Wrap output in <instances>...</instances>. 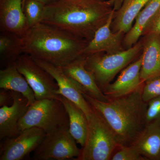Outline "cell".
Instances as JSON below:
<instances>
[{"label": "cell", "instance_id": "obj_1", "mask_svg": "<svg viewBox=\"0 0 160 160\" xmlns=\"http://www.w3.org/2000/svg\"><path fill=\"white\" fill-rule=\"evenodd\" d=\"M114 10L110 0H56L46 5L41 22L89 42Z\"/></svg>", "mask_w": 160, "mask_h": 160}, {"label": "cell", "instance_id": "obj_2", "mask_svg": "<svg viewBox=\"0 0 160 160\" xmlns=\"http://www.w3.org/2000/svg\"><path fill=\"white\" fill-rule=\"evenodd\" d=\"M144 85L129 94L107 102L82 93L86 101L102 115L120 146L134 145L146 128L148 103L142 96Z\"/></svg>", "mask_w": 160, "mask_h": 160}, {"label": "cell", "instance_id": "obj_3", "mask_svg": "<svg viewBox=\"0 0 160 160\" xmlns=\"http://www.w3.org/2000/svg\"><path fill=\"white\" fill-rule=\"evenodd\" d=\"M88 43L67 32L42 22L29 28L21 36L23 53L60 67L84 54Z\"/></svg>", "mask_w": 160, "mask_h": 160}, {"label": "cell", "instance_id": "obj_4", "mask_svg": "<svg viewBox=\"0 0 160 160\" xmlns=\"http://www.w3.org/2000/svg\"><path fill=\"white\" fill-rule=\"evenodd\" d=\"M144 38L129 49L113 54L98 52L85 54V66L93 75L99 88L103 89L111 83L116 76L142 54Z\"/></svg>", "mask_w": 160, "mask_h": 160}, {"label": "cell", "instance_id": "obj_5", "mask_svg": "<svg viewBox=\"0 0 160 160\" xmlns=\"http://www.w3.org/2000/svg\"><path fill=\"white\" fill-rule=\"evenodd\" d=\"M92 108V113L88 121L85 144L75 160H111L119 145L114 133L102 115Z\"/></svg>", "mask_w": 160, "mask_h": 160}, {"label": "cell", "instance_id": "obj_6", "mask_svg": "<svg viewBox=\"0 0 160 160\" xmlns=\"http://www.w3.org/2000/svg\"><path fill=\"white\" fill-rule=\"evenodd\" d=\"M69 126L68 113L59 99L36 100L29 107L18 123L20 132L25 129L37 127L46 134L63 127Z\"/></svg>", "mask_w": 160, "mask_h": 160}, {"label": "cell", "instance_id": "obj_7", "mask_svg": "<svg viewBox=\"0 0 160 160\" xmlns=\"http://www.w3.org/2000/svg\"><path fill=\"white\" fill-rule=\"evenodd\" d=\"M15 64L33 90L36 100L59 99L56 81L49 72L39 66L31 56L22 53L16 61Z\"/></svg>", "mask_w": 160, "mask_h": 160}, {"label": "cell", "instance_id": "obj_8", "mask_svg": "<svg viewBox=\"0 0 160 160\" xmlns=\"http://www.w3.org/2000/svg\"><path fill=\"white\" fill-rule=\"evenodd\" d=\"M70 134L69 126L46 134L34 151L35 160H65L77 158L80 149Z\"/></svg>", "mask_w": 160, "mask_h": 160}, {"label": "cell", "instance_id": "obj_9", "mask_svg": "<svg viewBox=\"0 0 160 160\" xmlns=\"http://www.w3.org/2000/svg\"><path fill=\"white\" fill-rule=\"evenodd\" d=\"M46 134L43 129L32 127L16 137L4 139L0 146V160H23L36 150Z\"/></svg>", "mask_w": 160, "mask_h": 160}, {"label": "cell", "instance_id": "obj_10", "mask_svg": "<svg viewBox=\"0 0 160 160\" xmlns=\"http://www.w3.org/2000/svg\"><path fill=\"white\" fill-rule=\"evenodd\" d=\"M32 58L56 80L59 87L58 94L62 96L78 106L84 112L88 121L92 113V108L83 96L84 90L79 84L67 76L61 67L43 60L33 58Z\"/></svg>", "mask_w": 160, "mask_h": 160}, {"label": "cell", "instance_id": "obj_11", "mask_svg": "<svg viewBox=\"0 0 160 160\" xmlns=\"http://www.w3.org/2000/svg\"><path fill=\"white\" fill-rule=\"evenodd\" d=\"M13 102L10 106L0 108V140L18 136L20 133L18 123L26 113L29 106L22 94L11 91Z\"/></svg>", "mask_w": 160, "mask_h": 160}, {"label": "cell", "instance_id": "obj_12", "mask_svg": "<svg viewBox=\"0 0 160 160\" xmlns=\"http://www.w3.org/2000/svg\"><path fill=\"white\" fill-rule=\"evenodd\" d=\"M142 54L123 69L117 80L102 90L109 99L122 97L135 91L144 85L141 78Z\"/></svg>", "mask_w": 160, "mask_h": 160}, {"label": "cell", "instance_id": "obj_13", "mask_svg": "<svg viewBox=\"0 0 160 160\" xmlns=\"http://www.w3.org/2000/svg\"><path fill=\"white\" fill-rule=\"evenodd\" d=\"M114 11L107 22L96 32L94 37L85 48L84 54L98 52L113 54L126 49L123 46V40L126 33L123 32H114L111 30V25Z\"/></svg>", "mask_w": 160, "mask_h": 160}, {"label": "cell", "instance_id": "obj_14", "mask_svg": "<svg viewBox=\"0 0 160 160\" xmlns=\"http://www.w3.org/2000/svg\"><path fill=\"white\" fill-rule=\"evenodd\" d=\"M24 0H0V30L22 36L28 28L23 12Z\"/></svg>", "mask_w": 160, "mask_h": 160}, {"label": "cell", "instance_id": "obj_15", "mask_svg": "<svg viewBox=\"0 0 160 160\" xmlns=\"http://www.w3.org/2000/svg\"><path fill=\"white\" fill-rule=\"evenodd\" d=\"M85 61V54H83L61 68L67 76L79 84L84 92L96 99L107 102L110 99L104 94L98 86L93 75L86 69Z\"/></svg>", "mask_w": 160, "mask_h": 160}, {"label": "cell", "instance_id": "obj_16", "mask_svg": "<svg viewBox=\"0 0 160 160\" xmlns=\"http://www.w3.org/2000/svg\"><path fill=\"white\" fill-rule=\"evenodd\" d=\"M141 78L147 80L160 76V33H149L143 36Z\"/></svg>", "mask_w": 160, "mask_h": 160}, {"label": "cell", "instance_id": "obj_17", "mask_svg": "<svg viewBox=\"0 0 160 160\" xmlns=\"http://www.w3.org/2000/svg\"><path fill=\"white\" fill-rule=\"evenodd\" d=\"M0 88L20 92L27 99L29 106L36 101L33 90L18 70L15 62L6 65L0 70Z\"/></svg>", "mask_w": 160, "mask_h": 160}, {"label": "cell", "instance_id": "obj_18", "mask_svg": "<svg viewBox=\"0 0 160 160\" xmlns=\"http://www.w3.org/2000/svg\"><path fill=\"white\" fill-rule=\"evenodd\" d=\"M149 0H123L119 8L115 10L111 29L113 32L127 33L141 10Z\"/></svg>", "mask_w": 160, "mask_h": 160}, {"label": "cell", "instance_id": "obj_19", "mask_svg": "<svg viewBox=\"0 0 160 160\" xmlns=\"http://www.w3.org/2000/svg\"><path fill=\"white\" fill-rule=\"evenodd\" d=\"M134 145L146 160H160V120L146 125Z\"/></svg>", "mask_w": 160, "mask_h": 160}, {"label": "cell", "instance_id": "obj_20", "mask_svg": "<svg viewBox=\"0 0 160 160\" xmlns=\"http://www.w3.org/2000/svg\"><path fill=\"white\" fill-rule=\"evenodd\" d=\"M63 103L69 119V130L78 144L83 146L86 141L88 122L82 109L70 100L60 95L59 99Z\"/></svg>", "mask_w": 160, "mask_h": 160}, {"label": "cell", "instance_id": "obj_21", "mask_svg": "<svg viewBox=\"0 0 160 160\" xmlns=\"http://www.w3.org/2000/svg\"><path fill=\"white\" fill-rule=\"evenodd\" d=\"M160 7V0H149L135 20L131 29L125 34L123 40L125 49L131 48L142 37L143 30Z\"/></svg>", "mask_w": 160, "mask_h": 160}, {"label": "cell", "instance_id": "obj_22", "mask_svg": "<svg viewBox=\"0 0 160 160\" xmlns=\"http://www.w3.org/2000/svg\"><path fill=\"white\" fill-rule=\"evenodd\" d=\"M22 53L21 36L9 32H1L0 56L1 62L5 63V66L15 62Z\"/></svg>", "mask_w": 160, "mask_h": 160}, {"label": "cell", "instance_id": "obj_23", "mask_svg": "<svg viewBox=\"0 0 160 160\" xmlns=\"http://www.w3.org/2000/svg\"><path fill=\"white\" fill-rule=\"evenodd\" d=\"M46 5L38 0H24L23 9L28 28L41 23Z\"/></svg>", "mask_w": 160, "mask_h": 160}, {"label": "cell", "instance_id": "obj_24", "mask_svg": "<svg viewBox=\"0 0 160 160\" xmlns=\"http://www.w3.org/2000/svg\"><path fill=\"white\" fill-rule=\"evenodd\" d=\"M111 160H146L135 145L120 146Z\"/></svg>", "mask_w": 160, "mask_h": 160}, {"label": "cell", "instance_id": "obj_25", "mask_svg": "<svg viewBox=\"0 0 160 160\" xmlns=\"http://www.w3.org/2000/svg\"><path fill=\"white\" fill-rule=\"evenodd\" d=\"M160 95V76L146 81L143 86V99L148 102L152 98Z\"/></svg>", "mask_w": 160, "mask_h": 160}, {"label": "cell", "instance_id": "obj_26", "mask_svg": "<svg viewBox=\"0 0 160 160\" xmlns=\"http://www.w3.org/2000/svg\"><path fill=\"white\" fill-rule=\"evenodd\" d=\"M147 103L146 114V126L160 120V95L152 98Z\"/></svg>", "mask_w": 160, "mask_h": 160}, {"label": "cell", "instance_id": "obj_27", "mask_svg": "<svg viewBox=\"0 0 160 160\" xmlns=\"http://www.w3.org/2000/svg\"><path fill=\"white\" fill-rule=\"evenodd\" d=\"M152 33H160V7L143 30L142 36Z\"/></svg>", "mask_w": 160, "mask_h": 160}, {"label": "cell", "instance_id": "obj_28", "mask_svg": "<svg viewBox=\"0 0 160 160\" xmlns=\"http://www.w3.org/2000/svg\"><path fill=\"white\" fill-rule=\"evenodd\" d=\"M13 102L12 93L10 90L1 89L0 91V106H8Z\"/></svg>", "mask_w": 160, "mask_h": 160}, {"label": "cell", "instance_id": "obj_29", "mask_svg": "<svg viewBox=\"0 0 160 160\" xmlns=\"http://www.w3.org/2000/svg\"><path fill=\"white\" fill-rule=\"evenodd\" d=\"M110 1L113 3L114 5V9L115 10H116L119 8L123 0H110Z\"/></svg>", "mask_w": 160, "mask_h": 160}, {"label": "cell", "instance_id": "obj_30", "mask_svg": "<svg viewBox=\"0 0 160 160\" xmlns=\"http://www.w3.org/2000/svg\"><path fill=\"white\" fill-rule=\"evenodd\" d=\"M38 1H39V2H41L44 3V4L46 5L49 4V3L54 2V1H56V0H38Z\"/></svg>", "mask_w": 160, "mask_h": 160}]
</instances>
